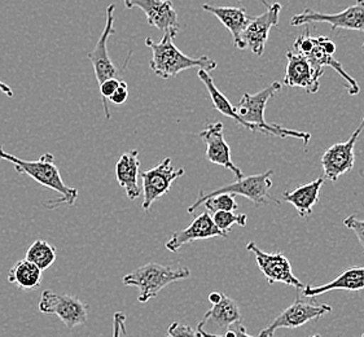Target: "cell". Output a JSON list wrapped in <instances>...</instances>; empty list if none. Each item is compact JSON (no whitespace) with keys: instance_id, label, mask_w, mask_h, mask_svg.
<instances>
[{"instance_id":"52a82bcc","label":"cell","mask_w":364,"mask_h":337,"mask_svg":"<svg viewBox=\"0 0 364 337\" xmlns=\"http://www.w3.org/2000/svg\"><path fill=\"white\" fill-rule=\"evenodd\" d=\"M293 48H294L293 51L304 55L316 69H324L326 66L335 69L336 72L340 74L346 82V88H348L349 95L359 94L360 88H359L358 82L343 69V63L335 59V55H331L324 51V48L321 47V42H319V38L311 37L309 26L302 34H299L297 37Z\"/></svg>"},{"instance_id":"836d02e7","label":"cell","mask_w":364,"mask_h":337,"mask_svg":"<svg viewBox=\"0 0 364 337\" xmlns=\"http://www.w3.org/2000/svg\"><path fill=\"white\" fill-rule=\"evenodd\" d=\"M126 316L121 311H117L113 316V336L112 337H121V333L126 335Z\"/></svg>"},{"instance_id":"e575fe53","label":"cell","mask_w":364,"mask_h":337,"mask_svg":"<svg viewBox=\"0 0 364 337\" xmlns=\"http://www.w3.org/2000/svg\"><path fill=\"white\" fill-rule=\"evenodd\" d=\"M0 91H1L3 94H6V95L9 96V97H12V96H14V90L9 87L7 83H3L1 81H0Z\"/></svg>"},{"instance_id":"9a60e30c","label":"cell","mask_w":364,"mask_h":337,"mask_svg":"<svg viewBox=\"0 0 364 337\" xmlns=\"http://www.w3.org/2000/svg\"><path fill=\"white\" fill-rule=\"evenodd\" d=\"M287 70L283 83L288 87H301L307 94H315L319 91V80L324 74V69H316L309 60L294 51L287 52Z\"/></svg>"},{"instance_id":"5b68a950","label":"cell","mask_w":364,"mask_h":337,"mask_svg":"<svg viewBox=\"0 0 364 337\" xmlns=\"http://www.w3.org/2000/svg\"><path fill=\"white\" fill-rule=\"evenodd\" d=\"M274 174V170H269L263 174L257 176H242L240 179H236L233 183L227 184L223 187H219L217 190L211 191L209 193H205L204 191H200L196 201L188 208V213L193 214L198 206L203 205L206 198H213L218 193H231V195H240L244 198L253 201L255 205H266L269 201L277 203L280 205V201L277 198L269 196V190L272 187L271 176Z\"/></svg>"},{"instance_id":"cb8c5ba5","label":"cell","mask_w":364,"mask_h":337,"mask_svg":"<svg viewBox=\"0 0 364 337\" xmlns=\"http://www.w3.org/2000/svg\"><path fill=\"white\" fill-rule=\"evenodd\" d=\"M42 272H43L38 267L37 264L30 262L25 258L14 264V267L9 270L7 280L22 289H34L41 286Z\"/></svg>"},{"instance_id":"484cf974","label":"cell","mask_w":364,"mask_h":337,"mask_svg":"<svg viewBox=\"0 0 364 337\" xmlns=\"http://www.w3.org/2000/svg\"><path fill=\"white\" fill-rule=\"evenodd\" d=\"M56 248L53 245L46 240H37L30 245L25 258L30 262L37 264L38 267L44 272L48 267H51L56 261Z\"/></svg>"},{"instance_id":"ac0fdd59","label":"cell","mask_w":364,"mask_h":337,"mask_svg":"<svg viewBox=\"0 0 364 337\" xmlns=\"http://www.w3.org/2000/svg\"><path fill=\"white\" fill-rule=\"evenodd\" d=\"M227 235L228 234L220 231L214 225L210 213L204 212L201 213L200 215H197L188 228H184L182 231H176L171 235L170 239L165 244V247L170 252L176 253L182 248L183 245H186L188 242L210 239V237H227Z\"/></svg>"},{"instance_id":"603a6c76","label":"cell","mask_w":364,"mask_h":337,"mask_svg":"<svg viewBox=\"0 0 364 337\" xmlns=\"http://www.w3.org/2000/svg\"><path fill=\"white\" fill-rule=\"evenodd\" d=\"M241 321L240 309L236 305V302L230 299L228 296L222 294V299L218 304H214L213 308L206 311L201 322L206 324L208 322L215 323L220 328H228L235 323Z\"/></svg>"},{"instance_id":"8fae6325","label":"cell","mask_w":364,"mask_h":337,"mask_svg":"<svg viewBox=\"0 0 364 337\" xmlns=\"http://www.w3.org/2000/svg\"><path fill=\"white\" fill-rule=\"evenodd\" d=\"M364 129V118L358 126L357 130L351 134L350 139L343 143H336L333 146L328 148L324 154L321 156V164L324 170V179L336 182L340 176L349 173L350 170L354 168L355 162V144H357L358 138Z\"/></svg>"},{"instance_id":"d4e9b609","label":"cell","mask_w":364,"mask_h":337,"mask_svg":"<svg viewBox=\"0 0 364 337\" xmlns=\"http://www.w3.org/2000/svg\"><path fill=\"white\" fill-rule=\"evenodd\" d=\"M198 78L203 81V83L205 85V87L208 90V92H209V95L211 97V102H213V105H214V108L220 112L223 116H226L228 118H232L235 119L239 125L244 126L245 129H247V125H245V122L239 117V114L236 113V110H235V107H233L232 104L230 103V100L227 99L225 94H222L220 91H219V88L215 86V83L213 81V78H211L210 74L208 70H204V69H198Z\"/></svg>"},{"instance_id":"d6a6232c","label":"cell","mask_w":364,"mask_h":337,"mask_svg":"<svg viewBox=\"0 0 364 337\" xmlns=\"http://www.w3.org/2000/svg\"><path fill=\"white\" fill-rule=\"evenodd\" d=\"M127 99H129V86L126 82L121 81L114 91V94L110 96L109 102L114 105H124L127 102Z\"/></svg>"},{"instance_id":"ba28073f","label":"cell","mask_w":364,"mask_h":337,"mask_svg":"<svg viewBox=\"0 0 364 337\" xmlns=\"http://www.w3.org/2000/svg\"><path fill=\"white\" fill-rule=\"evenodd\" d=\"M311 22L329 23L333 30H354L364 33V0H357L355 4L337 14H321L306 8L304 12L291 17V25L302 26L310 25Z\"/></svg>"},{"instance_id":"8992f818","label":"cell","mask_w":364,"mask_h":337,"mask_svg":"<svg viewBox=\"0 0 364 337\" xmlns=\"http://www.w3.org/2000/svg\"><path fill=\"white\" fill-rule=\"evenodd\" d=\"M38 309L43 314L58 316L61 322L65 324L66 328L73 330L87 323L90 306L74 296L44 291L38 304Z\"/></svg>"},{"instance_id":"d590c367","label":"cell","mask_w":364,"mask_h":337,"mask_svg":"<svg viewBox=\"0 0 364 337\" xmlns=\"http://www.w3.org/2000/svg\"><path fill=\"white\" fill-rule=\"evenodd\" d=\"M220 299H222V294H220V292H211V294H209V301H210L213 305H214V304H218Z\"/></svg>"},{"instance_id":"7c38bea8","label":"cell","mask_w":364,"mask_h":337,"mask_svg":"<svg viewBox=\"0 0 364 337\" xmlns=\"http://www.w3.org/2000/svg\"><path fill=\"white\" fill-rule=\"evenodd\" d=\"M114 9H116V4H110L109 7L107 8V20H105V26L102 30V36L99 38L95 48L87 53L88 60L92 64L99 85L109 78H119L122 75V69L114 65V63L110 60L109 52H108L109 38L116 33Z\"/></svg>"},{"instance_id":"f35d334b","label":"cell","mask_w":364,"mask_h":337,"mask_svg":"<svg viewBox=\"0 0 364 337\" xmlns=\"http://www.w3.org/2000/svg\"><path fill=\"white\" fill-rule=\"evenodd\" d=\"M363 52H364V43H363Z\"/></svg>"},{"instance_id":"277c9868","label":"cell","mask_w":364,"mask_h":337,"mask_svg":"<svg viewBox=\"0 0 364 337\" xmlns=\"http://www.w3.org/2000/svg\"><path fill=\"white\" fill-rule=\"evenodd\" d=\"M191 277L188 267H170L156 262L143 264L124 278V286L139 288V302L146 304L168 284Z\"/></svg>"},{"instance_id":"e0dca14e","label":"cell","mask_w":364,"mask_h":337,"mask_svg":"<svg viewBox=\"0 0 364 337\" xmlns=\"http://www.w3.org/2000/svg\"><path fill=\"white\" fill-rule=\"evenodd\" d=\"M200 138L206 144V159L218 166L231 170L236 179L244 176L240 168H237L231 160V149L223 135V124L215 122L206 126V129L200 132Z\"/></svg>"},{"instance_id":"f1b7e54d","label":"cell","mask_w":364,"mask_h":337,"mask_svg":"<svg viewBox=\"0 0 364 337\" xmlns=\"http://www.w3.org/2000/svg\"><path fill=\"white\" fill-rule=\"evenodd\" d=\"M119 82H121L119 78H109V80L102 82V83L99 85V87H100V96H102V107H104V112H105V118H107V119H109L110 118L109 105H108L109 97L114 94V91H116L117 87H118Z\"/></svg>"},{"instance_id":"d6986e66","label":"cell","mask_w":364,"mask_h":337,"mask_svg":"<svg viewBox=\"0 0 364 337\" xmlns=\"http://www.w3.org/2000/svg\"><path fill=\"white\" fill-rule=\"evenodd\" d=\"M139 160L138 149H132L122 154L116 165V178L119 187H122L127 198L130 200H136L141 195V188L139 186Z\"/></svg>"},{"instance_id":"9c48e42d","label":"cell","mask_w":364,"mask_h":337,"mask_svg":"<svg viewBox=\"0 0 364 337\" xmlns=\"http://www.w3.org/2000/svg\"><path fill=\"white\" fill-rule=\"evenodd\" d=\"M184 168H174L171 165V159L166 157L162 161L156 165L154 168H149L141 173V182H143V209L144 212H149V209L154 205V201L166 195L171 184L178 178L184 176Z\"/></svg>"},{"instance_id":"6da1fadb","label":"cell","mask_w":364,"mask_h":337,"mask_svg":"<svg viewBox=\"0 0 364 337\" xmlns=\"http://www.w3.org/2000/svg\"><path fill=\"white\" fill-rule=\"evenodd\" d=\"M0 160L11 162L12 165H15V170L20 174H26V176L33 178L36 182L42 184L44 187L50 188V190L56 191L61 198L56 200H50L47 203H44V206L47 209H56L63 204L72 206L75 204L77 198L80 196V191L74 187L66 186L65 182L63 181L60 170H58L53 154H44L41 156V159H38L36 161H26L18 159L17 156L8 154L7 151H4V148L0 146Z\"/></svg>"},{"instance_id":"74e56055","label":"cell","mask_w":364,"mask_h":337,"mask_svg":"<svg viewBox=\"0 0 364 337\" xmlns=\"http://www.w3.org/2000/svg\"><path fill=\"white\" fill-rule=\"evenodd\" d=\"M360 337H364V333H363V335H362V336H360Z\"/></svg>"},{"instance_id":"8d00e7d4","label":"cell","mask_w":364,"mask_h":337,"mask_svg":"<svg viewBox=\"0 0 364 337\" xmlns=\"http://www.w3.org/2000/svg\"><path fill=\"white\" fill-rule=\"evenodd\" d=\"M310 337H321V335H318V333H316V335H313V336H310Z\"/></svg>"},{"instance_id":"7a4b0ae2","label":"cell","mask_w":364,"mask_h":337,"mask_svg":"<svg viewBox=\"0 0 364 337\" xmlns=\"http://www.w3.org/2000/svg\"><path fill=\"white\" fill-rule=\"evenodd\" d=\"M280 90H282V83L274 82L272 85H269V87L263 88L262 91L257 92L255 95L244 94L237 107H235V110L239 114V117L245 122L247 129L250 132H263L266 135L280 137V138L291 137V138L302 140L304 144L307 146L311 139V134L291 130L277 124H269L264 119V110L267 104Z\"/></svg>"},{"instance_id":"3957f363","label":"cell","mask_w":364,"mask_h":337,"mask_svg":"<svg viewBox=\"0 0 364 337\" xmlns=\"http://www.w3.org/2000/svg\"><path fill=\"white\" fill-rule=\"evenodd\" d=\"M174 38L173 34L165 33L160 42H154L149 37L146 39V47L152 51L149 68L157 77L164 80L174 78L178 74L193 68L204 69L208 72L217 69V61L208 56L193 59L184 55L173 42Z\"/></svg>"},{"instance_id":"4fadbf2b","label":"cell","mask_w":364,"mask_h":337,"mask_svg":"<svg viewBox=\"0 0 364 337\" xmlns=\"http://www.w3.org/2000/svg\"><path fill=\"white\" fill-rule=\"evenodd\" d=\"M247 250L255 253L257 264L267 278L269 284L284 283L297 289L305 288L301 280L293 275L291 262L283 253H266L259 250L255 242H249Z\"/></svg>"},{"instance_id":"7402d4cb","label":"cell","mask_w":364,"mask_h":337,"mask_svg":"<svg viewBox=\"0 0 364 337\" xmlns=\"http://www.w3.org/2000/svg\"><path fill=\"white\" fill-rule=\"evenodd\" d=\"M324 184V178L321 176L310 183L302 184L291 192H285L284 201L296 208L301 218H307L311 215L314 206L319 201L321 186Z\"/></svg>"},{"instance_id":"4dcf8cb0","label":"cell","mask_w":364,"mask_h":337,"mask_svg":"<svg viewBox=\"0 0 364 337\" xmlns=\"http://www.w3.org/2000/svg\"><path fill=\"white\" fill-rule=\"evenodd\" d=\"M166 337H203L198 331H195L187 324L179 322H173L168 327Z\"/></svg>"},{"instance_id":"f546056e","label":"cell","mask_w":364,"mask_h":337,"mask_svg":"<svg viewBox=\"0 0 364 337\" xmlns=\"http://www.w3.org/2000/svg\"><path fill=\"white\" fill-rule=\"evenodd\" d=\"M204 326L205 324L203 322L198 323V326H197V331L200 332V335L203 337H253L249 335L248 332H247V328L240 322L235 323L232 326H230L223 336L206 332L204 330Z\"/></svg>"},{"instance_id":"ffe728a7","label":"cell","mask_w":364,"mask_h":337,"mask_svg":"<svg viewBox=\"0 0 364 337\" xmlns=\"http://www.w3.org/2000/svg\"><path fill=\"white\" fill-rule=\"evenodd\" d=\"M203 9L209 12L211 15L215 16L219 21L222 22L226 26L228 31L232 36L233 44L236 48L244 50L242 48V42H241V36L244 30L247 29L250 16L247 14V9L242 7H214L210 4H204Z\"/></svg>"},{"instance_id":"83f0119b","label":"cell","mask_w":364,"mask_h":337,"mask_svg":"<svg viewBox=\"0 0 364 337\" xmlns=\"http://www.w3.org/2000/svg\"><path fill=\"white\" fill-rule=\"evenodd\" d=\"M213 222L217 228L228 234L231 231L233 225H239V226H245L248 222L247 214H236L233 212H217L213 214Z\"/></svg>"},{"instance_id":"30bf717a","label":"cell","mask_w":364,"mask_h":337,"mask_svg":"<svg viewBox=\"0 0 364 337\" xmlns=\"http://www.w3.org/2000/svg\"><path fill=\"white\" fill-rule=\"evenodd\" d=\"M331 311H332L331 305L327 304L315 305L311 302H304L299 300V297H296V301L291 304V306L285 309L283 313H280L264 330L258 333L257 337H272L280 328H299L306 323L319 319Z\"/></svg>"},{"instance_id":"5bb4252c","label":"cell","mask_w":364,"mask_h":337,"mask_svg":"<svg viewBox=\"0 0 364 337\" xmlns=\"http://www.w3.org/2000/svg\"><path fill=\"white\" fill-rule=\"evenodd\" d=\"M282 11L280 3H274L267 6L262 15L252 17L247 29L241 36L242 48H249L257 56H262L264 46L269 41V30L279 23V16Z\"/></svg>"},{"instance_id":"1f68e13d","label":"cell","mask_w":364,"mask_h":337,"mask_svg":"<svg viewBox=\"0 0 364 337\" xmlns=\"http://www.w3.org/2000/svg\"><path fill=\"white\" fill-rule=\"evenodd\" d=\"M345 228L354 231L357 235L358 240L360 242L364 252V220H358L357 215H349L348 218L343 220Z\"/></svg>"},{"instance_id":"44dd1931","label":"cell","mask_w":364,"mask_h":337,"mask_svg":"<svg viewBox=\"0 0 364 337\" xmlns=\"http://www.w3.org/2000/svg\"><path fill=\"white\" fill-rule=\"evenodd\" d=\"M364 289V267H349L341 275L323 286H305V297H316L331 291H360Z\"/></svg>"},{"instance_id":"4316f807","label":"cell","mask_w":364,"mask_h":337,"mask_svg":"<svg viewBox=\"0 0 364 337\" xmlns=\"http://www.w3.org/2000/svg\"><path fill=\"white\" fill-rule=\"evenodd\" d=\"M203 205L206 208V212H235L237 209V203L235 200V195L231 193H218L213 198H206Z\"/></svg>"},{"instance_id":"2e32d148","label":"cell","mask_w":364,"mask_h":337,"mask_svg":"<svg viewBox=\"0 0 364 337\" xmlns=\"http://www.w3.org/2000/svg\"><path fill=\"white\" fill-rule=\"evenodd\" d=\"M127 9L140 8L146 16L148 23L160 31L176 37L179 31L178 14L170 0H122Z\"/></svg>"}]
</instances>
